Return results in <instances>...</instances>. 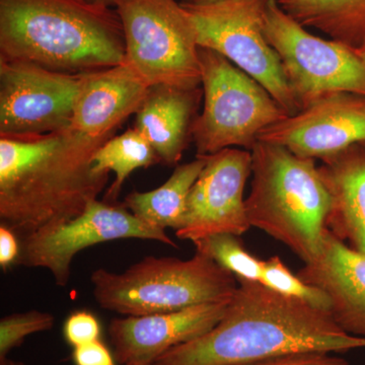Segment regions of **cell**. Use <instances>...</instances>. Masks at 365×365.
I'll list each match as a JSON object with an SVG mask.
<instances>
[{
	"mask_svg": "<svg viewBox=\"0 0 365 365\" xmlns=\"http://www.w3.org/2000/svg\"><path fill=\"white\" fill-rule=\"evenodd\" d=\"M125 62L148 86L201 88L195 29L178 0H117Z\"/></svg>",
	"mask_w": 365,
	"mask_h": 365,
	"instance_id": "7",
	"label": "cell"
},
{
	"mask_svg": "<svg viewBox=\"0 0 365 365\" xmlns=\"http://www.w3.org/2000/svg\"><path fill=\"white\" fill-rule=\"evenodd\" d=\"M150 86L126 62L86 72L74 109L72 128L98 140H109L118 127L143 104Z\"/></svg>",
	"mask_w": 365,
	"mask_h": 365,
	"instance_id": "16",
	"label": "cell"
},
{
	"mask_svg": "<svg viewBox=\"0 0 365 365\" xmlns=\"http://www.w3.org/2000/svg\"><path fill=\"white\" fill-rule=\"evenodd\" d=\"M83 78L0 58V137L33 138L71 128Z\"/></svg>",
	"mask_w": 365,
	"mask_h": 365,
	"instance_id": "10",
	"label": "cell"
},
{
	"mask_svg": "<svg viewBox=\"0 0 365 365\" xmlns=\"http://www.w3.org/2000/svg\"><path fill=\"white\" fill-rule=\"evenodd\" d=\"M239 281L220 323L172 348L153 365H245L299 352L342 353L365 348L330 313L259 281Z\"/></svg>",
	"mask_w": 365,
	"mask_h": 365,
	"instance_id": "1",
	"label": "cell"
},
{
	"mask_svg": "<svg viewBox=\"0 0 365 365\" xmlns=\"http://www.w3.org/2000/svg\"><path fill=\"white\" fill-rule=\"evenodd\" d=\"M297 276L329 299V313L344 332L365 338V255L327 230L319 256Z\"/></svg>",
	"mask_w": 365,
	"mask_h": 365,
	"instance_id": "15",
	"label": "cell"
},
{
	"mask_svg": "<svg viewBox=\"0 0 365 365\" xmlns=\"http://www.w3.org/2000/svg\"><path fill=\"white\" fill-rule=\"evenodd\" d=\"M269 1V0H268ZM265 0L182 4L195 29L199 47L220 53L270 93L289 116L299 112L277 54L263 31Z\"/></svg>",
	"mask_w": 365,
	"mask_h": 365,
	"instance_id": "9",
	"label": "cell"
},
{
	"mask_svg": "<svg viewBox=\"0 0 365 365\" xmlns=\"http://www.w3.org/2000/svg\"><path fill=\"white\" fill-rule=\"evenodd\" d=\"M322 163L319 173L330 195L326 227L365 255V148L351 146Z\"/></svg>",
	"mask_w": 365,
	"mask_h": 365,
	"instance_id": "18",
	"label": "cell"
},
{
	"mask_svg": "<svg viewBox=\"0 0 365 365\" xmlns=\"http://www.w3.org/2000/svg\"><path fill=\"white\" fill-rule=\"evenodd\" d=\"M116 9L83 0H0V58L86 73L124 63Z\"/></svg>",
	"mask_w": 365,
	"mask_h": 365,
	"instance_id": "3",
	"label": "cell"
},
{
	"mask_svg": "<svg viewBox=\"0 0 365 365\" xmlns=\"http://www.w3.org/2000/svg\"><path fill=\"white\" fill-rule=\"evenodd\" d=\"M201 98L202 88L187 90L157 85L148 88L135 113L134 128L148 139L160 162L175 165L181 160Z\"/></svg>",
	"mask_w": 365,
	"mask_h": 365,
	"instance_id": "17",
	"label": "cell"
},
{
	"mask_svg": "<svg viewBox=\"0 0 365 365\" xmlns=\"http://www.w3.org/2000/svg\"><path fill=\"white\" fill-rule=\"evenodd\" d=\"M101 332L97 317L88 311L74 312L64 323V338L73 348L100 340Z\"/></svg>",
	"mask_w": 365,
	"mask_h": 365,
	"instance_id": "25",
	"label": "cell"
},
{
	"mask_svg": "<svg viewBox=\"0 0 365 365\" xmlns=\"http://www.w3.org/2000/svg\"><path fill=\"white\" fill-rule=\"evenodd\" d=\"M203 109L194 120L197 155L251 150L262 132L289 115L258 81L220 53L199 47Z\"/></svg>",
	"mask_w": 365,
	"mask_h": 365,
	"instance_id": "6",
	"label": "cell"
},
{
	"mask_svg": "<svg viewBox=\"0 0 365 365\" xmlns=\"http://www.w3.org/2000/svg\"><path fill=\"white\" fill-rule=\"evenodd\" d=\"M355 51H356L357 55H359L360 60H361L365 67V45L364 47L360 48V49L355 50Z\"/></svg>",
	"mask_w": 365,
	"mask_h": 365,
	"instance_id": "32",
	"label": "cell"
},
{
	"mask_svg": "<svg viewBox=\"0 0 365 365\" xmlns=\"http://www.w3.org/2000/svg\"><path fill=\"white\" fill-rule=\"evenodd\" d=\"M123 239L148 240L176 248L165 230L137 218L122 205L91 201L81 215L41 228L21 240L16 264L47 269L58 287H66L74 257L88 247Z\"/></svg>",
	"mask_w": 365,
	"mask_h": 365,
	"instance_id": "11",
	"label": "cell"
},
{
	"mask_svg": "<svg viewBox=\"0 0 365 365\" xmlns=\"http://www.w3.org/2000/svg\"><path fill=\"white\" fill-rule=\"evenodd\" d=\"M105 143L72 127L33 138L1 137V225L25 237L81 215L109 182V173L93 167Z\"/></svg>",
	"mask_w": 365,
	"mask_h": 365,
	"instance_id": "2",
	"label": "cell"
},
{
	"mask_svg": "<svg viewBox=\"0 0 365 365\" xmlns=\"http://www.w3.org/2000/svg\"><path fill=\"white\" fill-rule=\"evenodd\" d=\"M206 163L207 155H196L192 162L178 165L168 181L158 188L131 192L122 206L148 225L179 232L186 222L190 193Z\"/></svg>",
	"mask_w": 365,
	"mask_h": 365,
	"instance_id": "19",
	"label": "cell"
},
{
	"mask_svg": "<svg viewBox=\"0 0 365 365\" xmlns=\"http://www.w3.org/2000/svg\"><path fill=\"white\" fill-rule=\"evenodd\" d=\"M127 365H153V364H127Z\"/></svg>",
	"mask_w": 365,
	"mask_h": 365,
	"instance_id": "33",
	"label": "cell"
},
{
	"mask_svg": "<svg viewBox=\"0 0 365 365\" xmlns=\"http://www.w3.org/2000/svg\"><path fill=\"white\" fill-rule=\"evenodd\" d=\"M239 237L232 234H218L193 244L197 252L212 259L237 279L260 281L262 260L250 254Z\"/></svg>",
	"mask_w": 365,
	"mask_h": 365,
	"instance_id": "22",
	"label": "cell"
},
{
	"mask_svg": "<svg viewBox=\"0 0 365 365\" xmlns=\"http://www.w3.org/2000/svg\"><path fill=\"white\" fill-rule=\"evenodd\" d=\"M217 1H222V0H180L182 4H206ZM265 1H268V0H265Z\"/></svg>",
	"mask_w": 365,
	"mask_h": 365,
	"instance_id": "30",
	"label": "cell"
},
{
	"mask_svg": "<svg viewBox=\"0 0 365 365\" xmlns=\"http://www.w3.org/2000/svg\"><path fill=\"white\" fill-rule=\"evenodd\" d=\"M21 247L16 232L6 225L0 227V266L4 270L16 263L20 256Z\"/></svg>",
	"mask_w": 365,
	"mask_h": 365,
	"instance_id": "28",
	"label": "cell"
},
{
	"mask_svg": "<svg viewBox=\"0 0 365 365\" xmlns=\"http://www.w3.org/2000/svg\"><path fill=\"white\" fill-rule=\"evenodd\" d=\"M245 365H350L347 360L329 352H299L281 355Z\"/></svg>",
	"mask_w": 365,
	"mask_h": 365,
	"instance_id": "26",
	"label": "cell"
},
{
	"mask_svg": "<svg viewBox=\"0 0 365 365\" xmlns=\"http://www.w3.org/2000/svg\"><path fill=\"white\" fill-rule=\"evenodd\" d=\"M54 325L55 317L44 312L30 311L4 317L0 321V359H6L28 336L51 330Z\"/></svg>",
	"mask_w": 365,
	"mask_h": 365,
	"instance_id": "24",
	"label": "cell"
},
{
	"mask_svg": "<svg viewBox=\"0 0 365 365\" xmlns=\"http://www.w3.org/2000/svg\"><path fill=\"white\" fill-rule=\"evenodd\" d=\"M263 31L299 111L334 93L365 96V67L356 51L309 33L277 0H269L264 7Z\"/></svg>",
	"mask_w": 365,
	"mask_h": 365,
	"instance_id": "8",
	"label": "cell"
},
{
	"mask_svg": "<svg viewBox=\"0 0 365 365\" xmlns=\"http://www.w3.org/2000/svg\"><path fill=\"white\" fill-rule=\"evenodd\" d=\"M230 299L169 313L112 319L109 337L115 359L120 365L153 364L172 348L201 337L215 328L225 316Z\"/></svg>",
	"mask_w": 365,
	"mask_h": 365,
	"instance_id": "14",
	"label": "cell"
},
{
	"mask_svg": "<svg viewBox=\"0 0 365 365\" xmlns=\"http://www.w3.org/2000/svg\"><path fill=\"white\" fill-rule=\"evenodd\" d=\"M259 141L284 146L299 157L325 160L365 143V96L337 93L265 129Z\"/></svg>",
	"mask_w": 365,
	"mask_h": 365,
	"instance_id": "13",
	"label": "cell"
},
{
	"mask_svg": "<svg viewBox=\"0 0 365 365\" xmlns=\"http://www.w3.org/2000/svg\"><path fill=\"white\" fill-rule=\"evenodd\" d=\"M262 284L287 297H297L312 306L329 312V299L323 292L312 287L294 275L279 257L273 256L262 260Z\"/></svg>",
	"mask_w": 365,
	"mask_h": 365,
	"instance_id": "23",
	"label": "cell"
},
{
	"mask_svg": "<svg viewBox=\"0 0 365 365\" xmlns=\"http://www.w3.org/2000/svg\"><path fill=\"white\" fill-rule=\"evenodd\" d=\"M0 365H24L21 362L14 361V360L4 359H0Z\"/></svg>",
	"mask_w": 365,
	"mask_h": 365,
	"instance_id": "31",
	"label": "cell"
},
{
	"mask_svg": "<svg viewBox=\"0 0 365 365\" xmlns=\"http://www.w3.org/2000/svg\"><path fill=\"white\" fill-rule=\"evenodd\" d=\"M72 361L74 365H117L114 354L101 340L74 348Z\"/></svg>",
	"mask_w": 365,
	"mask_h": 365,
	"instance_id": "27",
	"label": "cell"
},
{
	"mask_svg": "<svg viewBox=\"0 0 365 365\" xmlns=\"http://www.w3.org/2000/svg\"><path fill=\"white\" fill-rule=\"evenodd\" d=\"M98 306L123 316L169 313L234 297L239 281L212 259L146 257L123 273L104 268L91 277Z\"/></svg>",
	"mask_w": 365,
	"mask_h": 365,
	"instance_id": "5",
	"label": "cell"
},
{
	"mask_svg": "<svg viewBox=\"0 0 365 365\" xmlns=\"http://www.w3.org/2000/svg\"><path fill=\"white\" fill-rule=\"evenodd\" d=\"M251 153L246 198L250 225L282 242L304 264L311 263L321 253L330 209L316 160L263 141L255 144Z\"/></svg>",
	"mask_w": 365,
	"mask_h": 365,
	"instance_id": "4",
	"label": "cell"
},
{
	"mask_svg": "<svg viewBox=\"0 0 365 365\" xmlns=\"http://www.w3.org/2000/svg\"><path fill=\"white\" fill-rule=\"evenodd\" d=\"M252 174L251 150L227 148L207 155L191 190L184 227L178 239L192 242L218 234L241 237L251 228L245 189Z\"/></svg>",
	"mask_w": 365,
	"mask_h": 365,
	"instance_id": "12",
	"label": "cell"
},
{
	"mask_svg": "<svg viewBox=\"0 0 365 365\" xmlns=\"http://www.w3.org/2000/svg\"><path fill=\"white\" fill-rule=\"evenodd\" d=\"M361 145L364 146V148H365V143L361 144Z\"/></svg>",
	"mask_w": 365,
	"mask_h": 365,
	"instance_id": "34",
	"label": "cell"
},
{
	"mask_svg": "<svg viewBox=\"0 0 365 365\" xmlns=\"http://www.w3.org/2000/svg\"><path fill=\"white\" fill-rule=\"evenodd\" d=\"M158 163L162 162L157 153L148 139L135 128L106 141L93 157L96 172L115 174L114 182L106 193L105 202H116L125 181L134 170L140 168L146 169Z\"/></svg>",
	"mask_w": 365,
	"mask_h": 365,
	"instance_id": "21",
	"label": "cell"
},
{
	"mask_svg": "<svg viewBox=\"0 0 365 365\" xmlns=\"http://www.w3.org/2000/svg\"><path fill=\"white\" fill-rule=\"evenodd\" d=\"M88 4H93V6H100L106 7H115L117 0H83Z\"/></svg>",
	"mask_w": 365,
	"mask_h": 365,
	"instance_id": "29",
	"label": "cell"
},
{
	"mask_svg": "<svg viewBox=\"0 0 365 365\" xmlns=\"http://www.w3.org/2000/svg\"><path fill=\"white\" fill-rule=\"evenodd\" d=\"M300 25L357 50L365 45V0H277Z\"/></svg>",
	"mask_w": 365,
	"mask_h": 365,
	"instance_id": "20",
	"label": "cell"
}]
</instances>
